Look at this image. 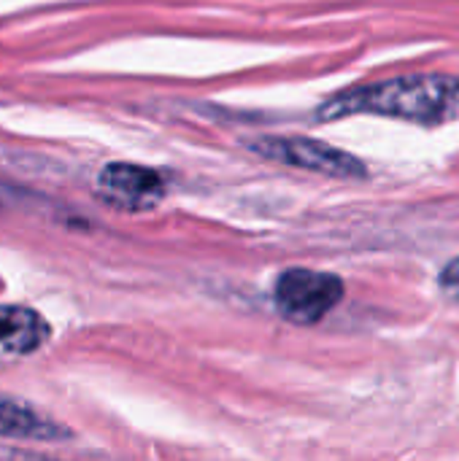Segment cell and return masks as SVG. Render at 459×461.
<instances>
[{
	"label": "cell",
	"mask_w": 459,
	"mask_h": 461,
	"mask_svg": "<svg viewBox=\"0 0 459 461\" xmlns=\"http://www.w3.org/2000/svg\"><path fill=\"white\" fill-rule=\"evenodd\" d=\"M392 116L417 124H446L459 119V78L444 73L398 76L379 84H363L338 92L319 108V119L341 116Z\"/></svg>",
	"instance_id": "obj_1"
},
{
	"label": "cell",
	"mask_w": 459,
	"mask_h": 461,
	"mask_svg": "<svg viewBox=\"0 0 459 461\" xmlns=\"http://www.w3.org/2000/svg\"><path fill=\"white\" fill-rule=\"evenodd\" d=\"M273 300L287 321L317 324L344 300V281L333 273L292 267L279 276Z\"/></svg>",
	"instance_id": "obj_2"
},
{
	"label": "cell",
	"mask_w": 459,
	"mask_h": 461,
	"mask_svg": "<svg viewBox=\"0 0 459 461\" xmlns=\"http://www.w3.org/2000/svg\"><path fill=\"white\" fill-rule=\"evenodd\" d=\"M252 151H257L265 159L311 170V173H322V176H333V178H365L368 176L365 165L354 154L341 151L314 138H260L252 143Z\"/></svg>",
	"instance_id": "obj_3"
},
{
	"label": "cell",
	"mask_w": 459,
	"mask_h": 461,
	"mask_svg": "<svg viewBox=\"0 0 459 461\" xmlns=\"http://www.w3.org/2000/svg\"><path fill=\"white\" fill-rule=\"evenodd\" d=\"M97 192L108 205L138 213L160 205L165 197V178L143 165L111 162L97 176Z\"/></svg>",
	"instance_id": "obj_4"
},
{
	"label": "cell",
	"mask_w": 459,
	"mask_h": 461,
	"mask_svg": "<svg viewBox=\"0 0 459 461\" xmlns=\"http://www.w3.org/2000/svg\"><path fill=\"white\" fill-rule=\"evenodd\" d=\"M49 338L46 321L22 305H0V348L11 354H32Z\"/></svg>",
	"instance_id": "obj_5"
},
{
	"label": "cell",
	"mask_w": 459,
	"mask_h": 461,
	"mask_svg": "<svg viewBox=\"0 0 459 461\" xmlns=\"http://www.w3.org/2000/svg\"><path fill=\"white\" fill-rule=\"evenodd\" d=\"M0 438H24V440H60L68 438V429L43 419L35 408L19 400L0 397Z\"/></svg>",
	"instance_id": "obj_6"
},
{
	"label": "cell",
	"mask_w": 459,
	"mask_h": 461,
	"mask_svg": "<svg viewBox=\"0 0 459 461\" xmlns=\"http://www.w3.org/2000/svg\"><path fill=\"white\" fill-rule=\"evenodd\" d=\"M441 289H444V294H446L452 303H457L459 305V257L457 259H452V262L444 267V273H441Z\"/></svg>",
	"instance_id": "obj_7"
}]
</instances>
